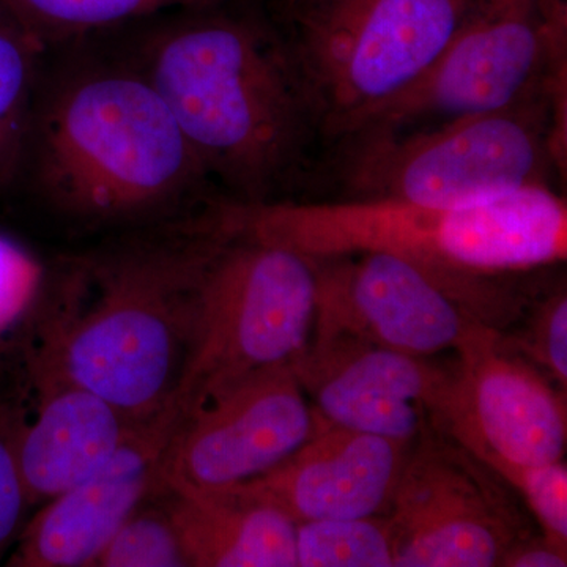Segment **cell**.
<instances>
[{"mask_svg": "<svg viewBox=\"0 0 567 567\" xmlns=\"http://www.w3.org/2000/svg\"><path fill=\"white\" fill-rule=\"evenodd\" d=\"M230 2L238 0H0L7 14L39 41L111 28L173 7L203 10Z\"/></svg>", "mask_w": 567, "mask_h": 567, "instance_id": "obj_18", "label": "cell"}, {"mask_svg": "<svg viewBox=\"0 0 567 567\" xmlns=\"http://www.w3.org/2000/svg\"><path fill=\"white\" fill-rule=\"evenodd\" d=\"M40 406L22 427L20 464L32 505L50 502L106 464L136 420L66 380L37 379Z\"/></svg>", "mask_w": 567, "mask_h": 567, "instance_id": "obj_16", "label": "cell"}, {"mask_svg": "<svg viewBox=\"0 0 567 567\" xmlns=\"http://www.w3.org/2000/svg\"><path fill=\"white\" fill-rule=\"evenodd\" d=\"M205 264L177 404L183 415L246 377L292 363L311 338L317 279L309 257L230 229Z\"/></svg>", "mask_w": 567, "mask_h": 567, "instance_id": "obj_7", "label": "cell"}, {"mask_svg": "<svg viewBox=\"0 0 567 567\" xmlns=\"http://www.w3.org/2000/svg\"><path fill=\"white\" fill-rule=\"evenodd\" d=\"M39 48L40 41L17 22L0 25V188L13 173L24 144Z\"/></svg>", "mask_w": 567, "mask_h": 567, "instance_id": "obj_20", "label": "cell"}, {"mask_svg": "<svg viewBox=\"0 0 567 567\" xmlns=\"http://www.w3.org/2000/svg\"><path fill=\"white\" fill-rule=\"evenodd\" d=\"M517 491L535 514L543 535L567 547V468L563 461L499 465L492 470Z\"/></svg>", "mask_w": 567, "mask_h": 567, "instance_id": "obj_23", "label": "cell"}, {"mask_svg": "<svg viewBox=\"0 0 567 567\" xmlns=\"http://www.w3.org/2000/svg\"><path fill=\"white\" fill-rule=\"evenodd\" d=\"M230 229L309 257L388 252L481 275L565 262L567 204L535 185L486 203L439 207L391 199H333L223 207Z\"/></svg>", "mask_w": 567, "mask_h": 567, "instance_id": "obj_3", "label": "cell"}, {"mask_svg": "<svg viewBox=\"0 0 567 567\" xmlns=\"http://www.w3.org/2000/svg\"><path fill=\"white\" fill-rule=\"evenodd\" d=\"M336 199L462 207L565 177L567 107L537 92L503 110L328 144Z\"/></svg>", "mask_w": 567, "mask_h": 567, "instance_id": "obj_5", "label": "cell"}, {"mask_svg": "<svg viewBox=\"0 0 567 567\" xmlns=\"http://www.w3.org/2000/svg\"><path fill=\"white\" fill-rule=\"evenodd\" d=\"M440 432L494 470L563 461L566 393L480 323L457 346Z\"/></svg>", "mask_w": 567, "mask_h": 567, "instance_id": "obj_11", "label": "cell"}, {"mask_svg": "<svg viewBox=\"0 0 567 567\" xmlns=\"http://www.w3.org/2000/svg\"><path fill=\"white\" fill-rule=\"evenodd\" d=\"M7 11L3 9L2 3H0V25L6 24L7 21H10L9 18L6 17Z\"/></svg>", "mask_w": 567, "mask_h": 567, "instance_id": "obj_27", "label": "cell"}, {"mask_svg": "<svg viewBox=\"0 0 567 567\" xmlns=\"http://www.w3.org/2000/svg\"><path fill=\"white\" fill-rule=\"evenodd\" d=\"M503 480L427 429L410 447L390 516L395 567H492L529 536Z\"/></svg>", "mask_w": 567, "mask_h": 567, "instance_id": "obj_10", "label": "cell"}, {"mask_svg": "<svg viewBox=\"0 0 567 567\" xmlns=\"http://www.w3.org/2000/svg\"><path fill=\"white\" fill-rule=\"evenodd\" d=\"M137 507L112 536L92 567H189L166 492L163 502Z\"/></svg>", "mask_w": 567, "mask_h": 567, "instance_id": "obj_21", "label": "cell"}, {"mask_svg": "<svg viewBox=\"0 0 567 567\" xmlns=\"http://www.w3.org/2000/svg\"><path fill=\"white\" fill-rule=\"evenodd\" d=\"M499 566L566 567L567 547L546 536H527L506 551Z\"/></svg>", "mask_w": 567, "mask_h": 567, "instance_id": "obj_26", "label": "cell"}, {"mask_svg": "<svg viewBox=\"0 0 567 567\" xmlns=\"http://www.w3.org/2000/svg\"><path fill=\"white\" fill-rule=\"evenodd\" d=\"M412 445L327 423L264 475L226 487L297 524L388 514Z\"/></svg>", "mask_w": 567, "mask_h": 567, "instance_id": "obj_15", "label": "cell"}, {"mask_svg": "<svg viewBox=\"0 0 567 567\" xmlns=\"http://www.w3.org/2000/svg\"><path fill=\"white\" fill-rule=\"evenodd\" d=\"M320 416L282 363L183 415L164 461L166 488H226L264 475L315 434Z\"/></svg>", "mask_w": 567, "mask_h": 567, "instance_id": "obj_12", "label": "cell"}, {"mask_svg": "<svg viewBox=\"0 0 567 567\" xmlns=\"http://www.w3.org/2000/svg\"><path fill=\"white\" fill-rule=\"evenodd\" d=\"M543 91L567 106L566 0H477L440 58L350 134L420 128Z\"/></svg>", "mask_w": 567, "mask_h": 567, "instance_id": "obj_9", "label": "cell"}, {"mask_svg": "<svg viewBox=\"0 0 567 567\" xmlns=\"http://www.w3.org/2000/svg\"><path fill=\"white\" fill-rule=\"evenodd\" d=\"M297 567H395L388 514L295 525Z\"/></svg>", "mask_w": 567, "mask_h": 567, "instance_id": "obj_19", "label": "cell"}, {"mask_svg": "<svg viewBox=\"0 0 567 567\" xmlns=\"http://www.w3.org/2000/svg\"><path fill=\"white\" fill-rule=\"evenodd\" d=\"M527 330L522 338L503 342L514 352L532 358L550 382L566 393L567 388V295L566 287H557L554 293L536 303L528 317Z\"/></svg>", "mask_w": 567, "mask_h": 567, "instance_id": "obj_22", "label": "cell"}, {"mask_svg": "<svg viewBox=\"0 0 567 567\" xmlns=\"http://www.w3.org/2000/svg\"><path fill=\"white\" fill-rule=\"evenodd\" d=\"M189 567H295V524L230 488H166Z\"/></svg>", "mask_w": 567, "mask_h": 567, "instance_id": "obj_17", "label": "cell"}, {"mask_svg": "<svg viewBox=\"0 0 567 567\" xmlns=\"http://www.w3.org/2000/svg\"><path fill=\"white\" fill-rule=\"evenodd\" d=\"M183 412L177 399L137 421L114 456L25 522L7 566L92 567L112 536L153 495Z\"/></svg>", "mask_w": 567, "mask_h": 567, "instance_id": "obj_14", "label": "cell"}, {"mask_svg": "<svg viewBox=\"0 0 567 567\" xmlns=\"http://www.w3.org/2000/svg\"><path fill=\"white\" fill-rule=\"evenodd\" d=\"M37 177L55 207L89 221L162 210L208 181L158 91L125 70L81 74L52 96Z\"/></svg>", "mask_w": 567, "mask_h": 567, "instance_id": "obj_4", "label": "cell"}, {"mask_svg": "<svg viewBox=\"0 0 567 567\" xmlns=\"http://www.w3.org/2000/svg\"><path fill=\"white\" fill-rule=\"evenodd\" d=\"M281 32L323 144L353 133L440 58L477 0H281Z\"/></svg>", "mask_w": 567, "mask_h": 567, "instance_id": "obj_6", "label": "cell"}, {"mask_svg": "<svg viewBox=\"0 0 567 567\" xmlns=\"http://www.w3.org/2000/svg\"><path fill=\"white\" fill-rule=\"evenodd\" d=\"M123 249L92 265L37 360V379L66 380L132 420L175 401L196 328L197 292L223 227Z\"/></svg>", "mask_w": 567, "mask_h": 567, "instance_id": "obj_2", "label": "cell"}, {"mask_svg": "<svg viewBox=\"0 0 567 567\" xmlns=\"http://www.w3.org/2000/svg\"><path fill=\"white\" fill-rule=\"evenodd\" d=\"M230 3L153 37L142 73L208 178L237 204L275 203L315 167L322 133L279 25Z\"/></svg>", "mask_w": 567, "mask_h": 567, "instance_id": "obj_1", "label": "cell"}, {"mask_svg": "<svg viewBox=\"0 0 567 567\" xmlns=\"http://www.w3.org/2000/svg\"><path fill=\"white\" fill-rule=\"evenodd\" d=\"M39 281L40 267L35 259L0 233V334L22 315Z\"/></svg>", "mask_w": 567, "mask_h": 567, "instance_id": "obj_25", "label": "cell"}, {"mask_svg": "<svg viewBox=\"0 0 567 567\" xmlns=\"http://www.w3.org/2000/svg\"><path fill=\"white\" fill-rule=\"evenodd\" d=\"M22 427L17 409L0 402V559L17 543L33 506L20 464Z\"/></svg>", "mask_w": 567, "mask_h": 567, "instance_id": "obj_24", "label": "cell"}, {"mask_svg": "<svg viewBox=\"0 0 567 567\" xmlns=\"http://www.w3.org/2000/svg\"><path fill=\"white\" fill-rule=\"evenodd\" d=\"M292 369L327 423L413 443L440 432L454 369L346 333H311Z\"/></svg>", "mask_w": 567, "mask_h": 567, "instance_id": "obj_13", "label": "cell"}, {"mask_svg": "<svg viewBox=\"0 0 567 567\" xmlns=\"http://www.w3.org/2000/svg\"><path fill=\"white\" fill-rule=\"evenodd\" d=\"M312 262V333L352 334L415 357L456 350L480 323L505 330L529 303L514 275L470 274L388 252Z\"/></svg>", "mask_w": 567, "mask_h": 567, "instance_id": "obj_8", "label": "cell"}]
</instances>
